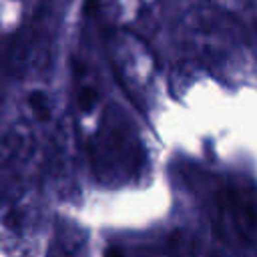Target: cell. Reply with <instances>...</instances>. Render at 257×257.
<instances>
[{"label":"cell","mask_w":257,"mask_h":257,"mask_svg":"<svg viewBox=\"0 0 257 257\" xmlns=\"http://www.w3.org/2000/svg\"><path fill=\"white\" fill-rule=\"evenodd\" d=\"M86 151L96 179L108 187L131 183L145 165V147L137 128L120 110L110 106L90 124Z\"/></svg>","instance_id":"1"},{"label":"cell","mask_w":257,"mask_h":257,"mask_svg":"<svg viewBox=\"0 0 257 257\" xmlns=\"http://www.w3.org/2000/svg\"><path fill=\"white\" fill-rule=\"evenodd\" d=\"M179 44L191 58L217 62L241 44V30L215 8H191L179 22Z\"/></svg>","instance_id":"2"},{"label":"cell","mask_w":257,"mask_h":257,"mask_svg":"<svg viewBox=\"0 0 257 257\" xmlns=\"http://www.w3.org/2000/svg\"><path fill=\"white\" fill-rule=\"evenodd\" d=\"M213 221L229 243L257 251V189L239 181L221 185L213 197Z\"/></svg>","instance_id":"3"},{"label":"cell","mask_w":257,"mask_h":257,"mask_svg":"<svg viewBox=\"0 0 257 257\" xmlns=\"http://www.w3.org/2000/svg\"><path fill=\"white\" fill-rule=\"evenodd\" d=\"M108 54L120 86L137 106L145 108L155 78V58L147 44L128 32H116L108 42Z\"/></svg>","instance_id":"4"},{"label":"cell","mask_w":257,"mask_h":257,"mask_svg":"<svg viewBox=\"0 0 257 257\" xmlns=\"http://www.w3.org/2000/svg\"><path fill=\"white\" fill-rule=\"evenodd\" d=\"M34 157H36V143L32 131L24 124L10 126L4 133V145H2L4 167H12L14 171H20L30 167Z\"/></svg>","instance_id":"5"},{"label":"cell","mask_w":257,"mask_h":257,"mask_svg":"<svg viewBox=\"0 0 257 257\" xmlns=\"http://www.w3.org/2000/svg\"><path fill=\"white\" fill-rule=\"evenodd\" d=\"M42 54V38L34 30L20 32L12 38L6 54L8 72L14 76L26 74Z\"/></svg>","instance_id":"6"},{"label":"cell","mask_w":257,"mask_h":257,"mask_svg":"<svg viewBox=\"0 0 257 257\" xmlns=\"http://www.w3.org/2000/svg\"><path fill=\"white\" fill-rule=\"evenodd\" d=\"M28 108L32 112L34 118L38 120H48L50 118V102H48V96L44 92H30L28 94Z\"/></svg>","instance_id":"7"},{"label":"cell","mask_w":257,"mask_h":257,"mask_svg":"<svg viewBox=\"0 0 257 257\" xmlns=\"http://www.w3.org/2000/svg\"><path fill=\"white\" fill-rule=\"evenodd\" d=\"M102 257H122V253L116 249V247H108L106 251H104V255Z\"/></svg>","instance_id":"8"},{"label":"cell","mask_w":257,"mask_h":257,"mask_svg":"<svg viewBox=\"0 0 257 257\" xmlns=\"http://www.w3.org/2000/svg\"><path fill=\"white\" fill-rule=\"evenodd\" d=\"M255 22H257V14H255Z\"/></svg>","instance_id":"9"}]
</instances>
